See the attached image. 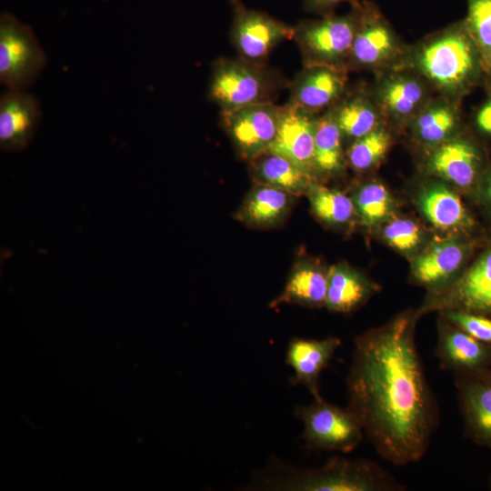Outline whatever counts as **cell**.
Masks as SVG:
<instances>
[{
    "mask_svg": "<svg viewBox=\"0 0 491 491\" xmlns=\"http://www.w3.org/2000/svg\"><path fill=\"white\" fill-rule=\"evenodd\" d=\"M457 309L491 316V246L444 294L426 307Z\"/></svg>",
    "mask_w": 491,
    "mask_h": 491,
    "instance_id": "obj_15",
    "label": "cell"
},
{
    "mask_svg": "<svg viewBox=\"0 0 491 491\" xmlns=\"http://www.w3.org/2000/svg\"><path fill=\"white\" fill-rule=\"evenodd\" d=\"M358 3L351 5L347 14L302 20L294 26L293 38L299 47L304 65H326L348 71L359 21Z\"/></svg>",
    "mask_w": 491,
    "mask_h": 491,
    "instance_id": "obj_5",
    "label": "cell"
},
{
    "mask_svg": "<svg viewBox=\"0 0 491 491\" xmlns=\"http://www.w3.org/2000/svg\"><path fill=\"white\" fill-rule=\"evenodd\" d=\"M345 140L352 143L387 125L367 85L348 91L329 108Z\"/></svg>",
    "mask_w": 491,
    "mask_h": 491,
    "instance_id": "obj_21",
    "label": "cell"
},
{
    "mask_svg": "<svg viewBox=\"0 0 491 491\" xmlns=\"http://www.w3.org/2000/svg\"><path fill=\"white\" fill-rule=\"evenodd\" d=\"M315 215L329 225H347L356 212L352 198L340 190L315 182L306 195Z\"/></svg>",
    "mask_w": 491,
    "mask_h": 491,
    "instance_id": "obj_30",
    "label": "cell"
},
{
    "mask_svg": "<svg viewBox=\"0 0 491 491\" xmlns=\"http://www.w3.org/2000/svg\"><path fill=\"white\" fill-rule=\"evenodd\" d=\"M37 99L24 90L8 89L0 97V148L20 151L30 143L40 120Z\"/></svg>",
    "mask_w": 491,
    "mask_h": 491,
    "instance_id": "obj_18",
    "label": "cell"
},
{
    "mask_svg": "<svg viewBox=\"0 0 491 491\" xmlns=\"http://www.w3.org/2000/svg\"><path fill=\"white\" fill-rule=\"evenodd\" d=\"M46 64L33 29L14 15H0V82L8 89L30 86Z\"/></svg>",
    "mask_w": 491,
    "mask_h": 491,
    "instance_id": "obj_9",
    "label": "cell"
},
{
    "mask_svg": "<svg viewBox=\"0 0 491 491\" xmlns=\"http://www.w3.org/2000/svg\"><path fill=\"white\" fill-rule=\"evenodd\" d=\"M383 235L390 246L405 253L415 251L423 240L418 225L407 218L390 220L383 229Z\"/></svg>",
    "mask_w": 491,
    "mask_h": 491,
    "instance_id": "obj_33",
    "label": "cell"
},
{
    "mask_svg": "<svg viewBox=\"0 0 491 491\" xmlns=\"http://www.w3.org/2000/svg\"><path fill=\"white\" fill-rule=\"evenodd\" d=\"M367 87L387 125L394 130L406 129L436 95L420 75L405 66L375 74Z\"/></svg>",
    "mask_w": 491,
    "mask_h": 491,
    "instance_id": "obj_8",
    "label": "cell"
},
{
    "mask_svg": "<svg viewBox=\"0 0 491 491\" xmlns=\"http://www.w3.org/2000/svg\"><path fill=\"white\" fill-rule=\"evenodd\" d=\"M280 82L265 65L242 58H219L212 67L208 96L221 109L232 111L272 102Z\"/></svg>",
    "mask_w": 491,
    "mask_h": 491,
    "instance_id": "obj_6",
    "label": "cell"
},
{
    "mask_svg": "<svg viewBox=\"0 0 491 491\" xmlns=\"http://www.w3.org/2000/svg\"><path fill=\"white\" fill-rule=\"evenodd\" d=\"M473 124L477 133L491 137V92L474 114Z\"/></svg>",
    "mask_w": 491,
    "mask_h": 491,
    "instance_id": "obj_35",
    "label": "cell"
},
{
    "mask_svg": "<svg viewBox=\"0 0 491 491\" xmlns=\"http://www.w3.org/2000/svg\"><path fill=\"white\" fill-rule=\"evenodd\" d=\"M348 71L326 65H304L290 86L288 103L319 115L333 105L347 90Z\"/></svg>",
    "mask_w": 491,
    "mask_h": 491,
    "instance_id": "obj_14",
    "label": "cell"
},
{
    "mask_svg": "<svg viewBox=\"0 0 491 491\" xmlns=\"http://www.w3.org/2000/svg\"><path fill=\"white\" fill-rule=\"evenodd\" d=\"M426 151L427 173L464 190L476 189L491 165L485 148L466 126Z\"/></svg>",
    "mask_w": 491,
    "mask_h": 491,
    "instance_id": "obj_10",
    "label": "cell"
},
{
    "mask_svg": "<svg viewBox=\"0 0 491 491\" xmlns=\"http://www.w3.org/2000/svg\"><path fill=\"white\" fill-rule=\"evenodd\" d=\"M466 28L481 55L485 71L484 89L491 92V0H466Z\"/></svg>",
    "mask_w": 491,
    "mask_h": 491,
    "instance_id": "obj_29",
    "label": "cell"
},
{
    "mask_svg": "<svg viewBox=\"0 0 491 491\" xmlns=\"http://www.w3.org/2000/svg\"><path fill=\"white\" fill-rule=\"evenodd\" d=\"M294 202V195L272 185L256 183L246 194L235 216L249 227L272 228L284 223Z\"/></svg>",
    "mask_w": 491,
    "mask_h": 491,
    "instance_id": "obj_22",
    "label": "cell"
},
{
    "mask_svg": "<svg viewBox=\"0 0 491 491\" xmlns=\"http://www.w3.org/2000/svg\"><path fill=\"white\" fill-rule=\"evenodd\" d=\"M443 316L473 337L491 345V316L457 309L443 310Z\"/></svg>",
    "mask_w": 491,
    "mask_h": 491,
    "instance_id": "obj_34",
    "label": "cell"
},
{
    "mask_svg": "<svg viewBox=\"0 0 491 491\" xmlns=\"http://www.w3.org/2000/svg\"><path fill=\"white\" fill-rule=\"evenodd\" d=\"M416 314L357 336L346 377L348 407L376 451L399 466L422 459L439 422L415 341Z\"/></svg>",
    "mask_w": 491,
    "mask_h": 491,
    "instance_id": "obj_1",
    "label": "cell"
},
{
    "mask_svg": "<svg viewBox=\"0 0 491 491\" xmlns=\"http://www.w3.org/2000/svg\"><path fill=\"white\" fill-rule=\"evenodd\" d=\"M476 190L480 193L485 206L491 213V165L484 175Z\"/></svg>",
    "mask_w": 491,
    "mask_h": 491,
    "instance_id": "obj_37",
    "label": "cell"
},
{
    "mask_svg": "<svg viewBox=\"0 0 491 491\" xmlns=\"http://www.w3.org/2000/svg\"><path fill=\"white\" fill-rule=\"evenodd\" d=\"M295 416L304 424L302 438L309 450L349 453L363 440V426L348 406L342 408L320 397L297 406Z\"/></svg>",
    "mask_w": 491,
    "mask_h": 491,
    "instance_id": "obj_7",
    "label": "cell"
},
{
    "mask_svg": "<svg viewBox=\"0 0 491 491\" xmlns=\"http://www.w3.org/2000/svg\"><path fill=\"white\" fill-rule=\"evenodd\" d=\"M352 200L356 212L368 225L383 221L392 210L391 195L386 187L378 182H368L360 185Z\"/></svg>",
    "mask_w": 491,
    "mask_h": 491,
    "instance_id": "obj_32",
    "label": "cell"
},
{
    "mask_svg": "<svg viewBox=\"0 0 491 491\" xmlns=\"http://www.w3.org/2000/svg\"><path fill=\"white\" fill-rule=\"evenodd\" d=\"M374 291L373 286L345 264L328 269L325 306L338 313H350L362 306Z\"/></svg>",
    "mask_w": 491,
    "mask_h": 491,
    "instance_id": "obj_28",
    "label": "cell"
},
{
    "mask_svg": "<svg viewBox=\"0 0 491 491\" xmlns=\"http://www.w3.org/2000/svg\"><path fill=\"white\" fill-rule=\"evenodd\" d=\"M317 115L290 103L283 105L276 135L267 151L288 158L315 176L313 156Z\"/></svg>",
    "mask_w": 491,
    "mask_h": 491,
    "instance_id": "obj_17",
    "label": "cell"
},
{
    "mask_svg": "<svg viewBox=\"0 0 491 491\" xmlns=\"http://www.w3.org/2000/svg\"><path fill=\"white\" fill-rule=\"evenodd\" d=\"M344 136L330 109L316 118L313 172L316 178L339 175L347 164Z\"/></svg>",
    "mask_w": 491,
    "mask_h": 491,
    "instance_id": "obj_27",
    "label": "cell"
},
{
    "mask_svg": "<svg viewBox=\"0 0 491 491\" xmlns=\"http://www.w3.org/2000/svg\"><path fill=\"white\" fill-rule=\"evenodd\" d=\"M253 487L300 491H404L406 486L375 461L336 456L324 466L295 469L273 460L269 471L256 477Z\"/></svg>",
    "mask_w": 491,
    "mask_h": 491,
    "instance_id": "obj_3",
    "label": "cell"
},
{
    "mask_svg": "<svg viewBox=\"0 0 491 491\" xmlns=\"http://www.w3.org/2000/svg\"><path fill=\"white\" fill-rule=\"evenodd\" d=\"M441 320L435 350L441 369L456 376L491 368V345L473 337L444 316Z\"/></svg>",
    "mask_w": 491,
    "mask_h": 491,
    "instance_id": "obj_16",
    "label": "cell"
},
{
    "mask_svg": "<svg viewBox=\"0 0 491 491\" xmlns=\"http://www.w3.org/2000/svg\"><path fill=\"white\" fill-rule=\"evenodd\" d=\"M418 204L424 215L437 228L470 232L476 225L460 197L443 183L426 186Z\"/></svg>",
    "mask_w": 491,
    "mask_h": 491,
    "instance_id": "obj_25",
    "label": "cell"
},
{
    "mask_svg": "<svg viewBox=\"0 0 491 491\" xmlns=\"http://www.w3.org/2000/svg\"><path fill=\"white\" fill-rule=\"evenodd\" d=\"M328 269L310 259L296 261L291 269L283 292L269 303L270 307L283 304L306 307L326 305Z\"/></svg>",
    "mask_w": 491,
    "mask_h": 491,
    "instance_id": "obj_24",
    "label": "cell"
},
{
    "mask_svg": "<svg viewBox=\"0 0 491 491\" xmlns=\"http://www.w3.org/2000/svg\"><path fill=\"white\" fill-rule=\"evenodd\" d=\"M472 248V243L454 239L434 244L415 260L413 276L421 285L440 286L459 271Z\"/></svg>",
    "mask_w": 491,
    "mask_h": 491,
    "instance_id": "obj_23",
    "label": "cell"
},
{
    "mask_svg": "<svg viewBox=\"0 0 491 491\" xmlns=\"http://www.w3.org/2000/svg\"><path fill=\"white\" fill-rule=\"evenodd\" d=\"M404 66L420 75L436 94L459 101L485 85L481 55L463 19L409 45Z\"/></svg>",
    "mask_w": 491,
    "mask_h": 491,
    "instance_id": "obj_2",
    "label": "cell"
},
{
    "mask_svg": "<svg viewBox=\"0 0 491 491\" xmlns=\"http://www.w3.org/2000/svg\"><path fill=\"white\" fill-rule=\"evenodd\" d=\"M489 486H490V489H491V477H490Z\"/></svg>",
    "mask_w": 491,
    "mask_h": 491,
    "instance_id": "obj_38",
    "label": "cell"
},
{
    "mask_svg": "<svg viewBox=\"0 0 491 491\" xmlns=\"http://www.w3.org/2000/svg\"><path fill=\"white\" fill-rule=\"evenodd\" d=\"M229 3L233 10L231 39L240 58L264 65L279 44L293 38L294 26L266 12L248 8L240 0Z\"/></svg>",
    "mask_w": 491,
    "mask_h": 491,
    "instance_id": "obj_11",
    "label": "cell"
},
{
    "mask_svg": "<svg viewBox=\"0 0 491 491\" xmlns=\"http://www.w3.org/2000/svg\"><path fill=\"white\" fill-rule=\"evenodd\" d=\"M465 435L491 450V368L455 376Z\"/></svg>",
    "mask_w": 491,
    "mask_h": 491,
    "instance_id": "obj_13",
    "label": "cell"
},
{
    "mask_svg": "<svg viewBox=\"0 0 491 491\" xmlns=\"http://www.w3.org/2000/svg\"><path fill=\"white\" fill-rule=\"evenodd\" d=\"M256 183L285 190L295 196L306 195L318 180L288 158L266 151L249 161Z\"/></svg>",
    "mask_w": 491,
    "mask_h": 491,
    "instance_id": "obj_26",
    "label": "cell"
},
{
    "mask_svg": "<svg viewBox=\"0 0 491 491\" xmlns=\"http://www.w3.org/2000/svg\"><path fill=\"white\" fill-rule=\"evenodd\" d=\"M342 342L336 336L324 339L292 338L286 353V364L294 370L292 386L302 385L314 399L322 397L319 380Z\"/></svg>",
    "mask_w": 491,
    "mask_h": 491,
    "instance_id": "obj_19",
    "label": "cell"
},
{
    "mask_svg": "<svg viewBox=\"0 0 491 491\" xmlns=\"http://www.w3.org/2000/svg\"><path fill=\"white\" fill-rule=\"evenodd\" d=\"M359 21L347 70L375 74L404 66L408 44L405 43L379 7L372 1L357 5Z\"/></svg>",
    "mask_w": 491,
    "mask_h": 491,
    "instance_id": "obj_4",
    "label": "cell"
},
{
    "mask_svg": "<svg viewBox=\"0 0 491 491\" xmlns=\"http://www.w3.org/2000/svg\"><path fill=\"white\" fill-rule=\"evenodd\" d=\"M282 113L283 105L264 102L221 112V120L239 155L251 161L269 149Z\"/></svg>",
    "mask_w": 491,
    "mask_h": 491,
    "instance_id": "obj_12",
    "label": "cell"
},
{
    "mask_svg": "<svg viewBox=\"0 0 491 491\" xmlns=\"http://www.w3.org/2000/svg\"><path fill=\"white\" fill-rule=\"evenodd\" d=\"M360 0H302L306 11L319 16L335 14V10L342 4L356 5Z\"/></svg>",
    "mask_w": 491,
    "mask_h": 491,
    "instance_id": "obj_36",
    "label": "cell"
},
{
    "mask_svg": "<svg viewBox=\"0 0 491 491\" xmlns=\"http://www.w3.org/2000/svg\"><path fill=\"white\" fill-rule=\"evenodd\" d=\"M462 101L436 94L414 117L407 128L412 138L426 150L458 133L465 125Z\"/></svg>",
    "mask_w": 491,
    "mask_h": 491,
    "instance_id": "obj_20",
    "label": "cell"
},
{
    "mask_svg": "<svg viewBox=\"0 0 491 491\" xmlns=\"http://www.w3.org/2000/svg\"><path fill=\"white\" fill-rule=\"evenodd\" d=\"M393 131L392 127L385 125L350 143L346 151L347 164L358 172L376 166L391 147Z\"/></svg>",
    "mask_w": 491,
    "mask_h": 491,
    "instance_id": "obj_31",
    "label": "cell"
}]
</instances>
